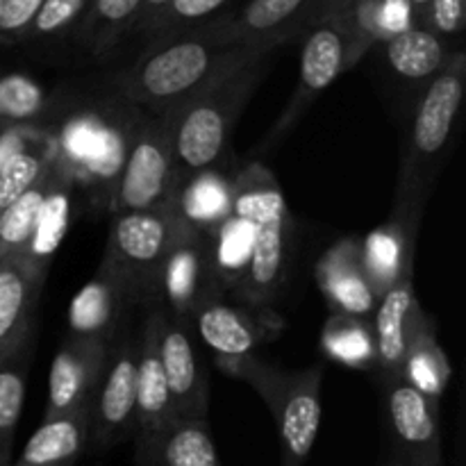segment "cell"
Segmentation results:
<instances>
[{
	"instance_id": "29",
	"label": "cell",
	"mask_w": 466,
	"mask_h": 466,
	"mask_svg": "<svg viewBox=\"0 0 466 466\" xmlns=\"http://www.w3.org/2000/svg\"><path fill=\"white\" fill-rule=\"evenodd\" d=\"M141 3L144 0H89L85 18L73 35L77 48L94 59L109 57L135 27Z\"/></svg>"
},
{
	"instance_id": "11",
	"label": "cell",
	"mask_w": 466,
	"mask_h": 466,
	"mask_svg": "<svg viewBox=\"0 0 466 466\" xmlns=\"http://www.w3.org/2000/svg\"><path fill=\"white\" fill-rule=\"evenodd\" d=\"M137 431V341L109 346L100 380L89 403V440L96 453L121 444Z\"/></svg>"
},
{
	"instance_id": "27",
	"label": "cell",
	"mask_w": 466,
	"mask_h": 466,
	"mask_svg": "<svg viewBox=\"0 0 466 466\" xmlns=\"http://www.w3.org/2000/svg\"><path fill=\"white\" fill-rule=\"evenodd\" d=\"M317 16L332 21L344 35L349 71L390 36L385 0H323Z\"/></svg>"
},
{
	"instance_id": "8",
	"label": "cell",
	"mask_w": 466,
	"mask_h": 466,
	"mask_svg": "<svg viewBox=\"0 0 466 466\" xmlns=\"http://www.w3.org/2000/svg\"><path fill=\"white\" fill-rule=\"evenodd\" d=\"M173 194L171 112L141 109L114 187L109 212H139L168 205Z\"/></svg>"
},
{
	"instance_id": "18",
	"label": "cell",
	"mask_w": 466,
	"mask_h": 466,
	"mask_svg": "<svg viewBox=\"0 0 466 466\" xmlns=\"http://www.w3.org/2000/svg\"><path fill=\"white\" fill-rule=\"evenodd\" d=\"M109 346L66 337L57 350L48 376V403L44 419L62 417L91 403L100 380Z\"/></svg>"
},
{
	"instance_id": "24",
	"label": "cell",
	"mask_w": 466,
	"mask_h": 466,
	"mask_svg": "<svg viewBox=\"0 0 466 466\" xmlns=\"http://www.w3.org/2000/svg\"><path fill=\"white\" fill-rule=\"evenodd\" d=\"M162 309L150 308L137 339V432H153L171 423L167 378L159 358Z\"/></svg>"
},
{
	"instance_id": "10",
	"label": "cell",
	"mask_w": 466,
	"mask_h": 466,
	"mask_svg": "<svg viewBox=\"0 0 466 466\" xmlns=\"http://www.w3.org/2000/svg\"><path fill=\"white\" fill-rule=\"evenodd\" d=\"M303 48H300V66H299V82L291 94V100L287 103L285 112L278 118L273 130L268 132L267 139L259 144L258 153L276 148L305 116L314 100L337 80L349 71L346 62V39L339 27L328 18L317 16L309 23L308 30L303 32Z\"/></svg>"
},
{
	"instance_id": "28",
	"label": "cell",
	"mask_w": 466,
	"mask_h": 466,
	"mask_svg": "<svg viewBox=\"0 0 466 466\" xmlns=\"http://www.w3.org/2000/svg\"><path fill=\"white\" fill-rule=\"evenodd\" d=\"M400 378L431 400L440 403L451 380V362L437 339L435 321L426 312L419 314L405 349Z\"/></svg>"
},
{
	"instance_id": "16",
	"label": "cell",
	"mask_w": 466,
	"mask_h": 466,
	"mask_svg": "<svg viewBox=\"0 0 466 466\" xmlns=\"http://www.w3.org/2000/svg\"><path fill=\"white\" fill-rule=\"evenodd\" d=\"M189 323L194 335L214 353L217 367L255 355L258 346L282 328L267 309L239 308L223 296L205 300Z\"/></svg>"
},
{
	"instance_id": "6",
	"label": "cell",
	"mask_w": 466,
	"mask_h": 466,
	"mask_svg": "<svg viewBox=\"0 0 466 466\" xmlns=\"http://www.w3.org/2000/svg\"><path fill=\"white\" fill-rule=\"evenodd\" d=\"M218 369L253 387L264 400L280 437L282 466H305L321 426L323 369L317 364L303 371H285L258 355L221 364Z\"/></svg>"
},
{
	"instance_id": "31",
	"label": "cell",
	"mask_w": 466,
	"mask_h": 466,
	"mask_svg": "<svg viewBox=\"0 0 466 466\" xmlns=\"http://www.w3.org/2000/svg\"><path fill=\"white\" fill-rule=\"evenodd\" d=\"M321 353L337 364L376 373V344L371 321L330 314L321 330Z\"/></svg>"
},
{
	"instance_id": "7",
	"label": "cell",
	"mask_w": 466,
	"mask_h": 466,
	"mask_svg": "<svg viewBox=\"0 0 466 466\" xmlns=\"http://www.w3.org/2000/svg\"><path fill=\"white\" fill-rule=\"evenodd\" d=\"M180 218L171 205L112 217L103 262L112 268L132 296V303L155 308L159 268L180 230Z\"/></svg>"
},
{
	"instance_id": "5",
	"label": "cell",
	"mask_w": 466,
	"mask_h": 466,
	"mask_svg": "<svg viewBox=\"0 0 466 466\" xmlns=\"http://www.w3.org/2000/svg\"><path fill=\"white\" fill-rule=\"evenodd\" d=\"M232 214L253 226L248 271L235 296L248 308L267 309L285 282L291 218L285 194L264 164L250 162L237 168Z\"/></svg>"
},
{
	"instance_id": "23",
	"label": "cell",
	"mask_w": 466,
	"mask_h": 466,
	"mask_svg": "<svg viewBox=\"0 0 466 466\" xmlns=\"http://www.w3.org/2000/svg\"><path fill=\"white\" fill-rule=\"evenodd\" d=\"M417 235L419 223L391 214L382 226H378L360 241L364 273H367L378 299L396 282L414 276Z\"/></svg>"
},
{
	"instance_id": "43",
	"label": "cell",
	"mask_w": 466,
	"mask_h": 466,
	"mask_svg": "<svg viewBox=\"0 0 466 466\" xmlns=\"http://www.w3.org/2000/svg\"><path fill=\"white\" fill-rule=\"evenodd\" d=\"M405 5L410 7V12H414V21L412 23H421L423 21V14H426L428 5H431V0H403Z\"/></svg>"
},
{
	"instance_id": "13",
	"label": "cell",
	"mask_w": 466,
	"mask_h": 466,
	"mask_svg": "<svg viewBox=\"0 0 466 466\" xmlns=\"http://www.w3.org/2000/svg\"><path fill=\"white\" fill-rule=\"evenodd\" d=\"M380 387L394 462L400 466H441L440 403L423 396L403 378L382 380Z\"/></svg>"
},
{
	"instance_id": "37",
	"label": "cell",
	"mask_w": 466,
	"mask_h": 466,
	"mask_svg": "<svg viewBox=\"0 0 466 466\" xmlns=\"http://www.w3.org/2000/svg\"><path fill=\"white\" fill-rule=\"evenodd\" d=\"M25 346L0 360V464H12L14 435L25 399Z\"/></svg>"
},
{
	"instance_id": "17",
	"label": "cell",
	"mask_w": 466,
	"mask_h": 466,
	"mask_svg": "<svg viewBox=\"0 0 466 466\" xmlns=\"http://www.w3.org/2000/svg\"><path fill=\"white\" fill-rule=\"evenodd\" d=\"M314 278L330 314H346V317L371 321L378 308V294L364 273L358 237H344L335 241L319 258Z\"/></svg>"
},
{
	"instance_id": "20",
	"label": "cell",
	"mask_w": 466,
	"mask_h": 466,
	"mask_svg": "<svg viewBox=\"0 0 466 466\" xmlns=\"http://www.w3.org/2000/svg\"><path fill=\"white\" fill-rule=\"evenodd\" d=\"M421 312L423 308L414 291V276L403 278L378 299L371 330L376 344V376L380 382L400 378L408 339Z\"/></svg>"
},
{
	"instance_id": "30",
	"label": "cell",
	"mask_w": 466,
	"mask_h": 466,
	"mask_svg": "<svg viewBox=\"0 0 466 466\" xmlns=\"http://www.w3.org/2000/svg\"><path fill=\"white\" fill-rule=\"evenodd\" d=\"M71 208H73V185L66 180V176L59 168L53 187L46 194L44 205L36 217L35 230H32L30 241L23 248L25 259H30L36 268L48 273L50 259L57 253L59 244L66 237L68 226H71Z\"/></svg>"
},
{
	"instance_id": "2",
	"label": "cell",
	"mask_w": 466,
	"mask_h": 466,
	"mask_svg": "<svg viewBox=\"0 0 466 466\" xmlns=\"http://www.w3.org/2000/svg\"><path fill=\"white\" fill-rule=\"evenodd\" d=\"M466 91L464 48L451 55L444 71L428 85L410 112L408 135L400 153L391 214L421 226L431 191L444 171L458 137Z\"/></svg>"
},
{
	"instance_id": "34",
	"label": "cell",
	"mask_w": 466,
	"mask_h": 466,
	"mask_svg": "<svg viewBox=\"0 0 466 466\" xmlns=\"http://www.w3.org/2000/svg\"><path fill=\"white\" fill-rule=\"evenodd\" d=\"M50 98L44 86L25 73L0 76V130L5 127H39L48 114Z\"/></svg>"
},
{
	"instance_id": "42",
	"label": "cell",
	"mask_w": 466,
	"mask_h": 466,
	"mask_svg": "<svg viewBox=\"0 0 466 466\" xmlns=\"http://www.w3.org/2000/svg\"><path fill=\"white\" fill-rule=\"evenodd\" d=\"M171 5V0H144L139 9V16H137L135 27H132L130 35L135 36H144L148 32V27L157 21L159 16L164 14V9Z\"/></svg>"
},
{
	"instance_id": "25",
	"label": "cell",
	"mask_w": 466,
	"mask_h": 466,
	"mask_svg": "<svg viewBox=\"0 0 466 466\" xmlns=\"http://www.w3.org/2000/svg\"><path fill=\"white\" fill-rule=\"evenodd\" d=\"M137 466H223L208 421H171L137 437Z\"/></svg>"
},
{
	"instance_id": "36",
	"label": "cell",
	"mask_w": 466,
	"mask_h": 466,
	"mask_svg": "<svg viewBox=\"0 0 466 466\" xmlns=\"http://www.w3.org/2000/svg\"><path fill=\"white\" fill-rule=\"evenodd\" d=\"M244 3L246 0H171V5L164 9L162 16L148 27L141 39L146 41V46L173 39V36L196 30L214 18L235 12Z\"/></svg>"
},
{
	"instance_id": "4",
	"label": "cell",
	"mask_w": 466,
	"mask_h": 466,
	"mask_svg": "<svg viewBox=\"0 0 466 466\" xmlns=\"http://www.w3.org/2000/svg\"><path fill=\"white\" fill-rule=\"evenodd\" d=\"M139 114L137 105L112 91L105 100L71 109L48 130L57 167L73 189L82 187L98 209H109Z\"/></svg>"
},
{
	"instance_id": "3",
	"label": "cell",
	"mask_w": 466,
	"mask_h": 466,
	"mask_svg": "<svg viewBox=\"0 0 466 466\" xmlns=\"http://www.w3.org/2000/svg\"><path fill=\"white\" fill-rule=\"evenodd\" d=\"M276 55L278 50H267L167 109L171 112L173 189L198 171L232 167V132Z\"/></svg>"
},
{
	"instance_id": "15",
	"label": "cell",
	"mask_w": 466,
	"mask_h": 466,
	"mask_svg": "<svg viewBox=\"0 0 466 466\" xmlns=\"http://www.w3.org/2000/svg\"><path fill=\"white\" fill-rule=\"evenodd\" d=\"M323 0H246L235 12L209 21L218 39L241 46H278L303 36Z\"/></svg>"
},
{
	"instance_id": "22",
	"label": "cell",
	"mask_w": 466,
	"mask_h": 466,
	"mask_svg": "<svg viewBox=\"0 0 466 466\" xmlns=\"http://www.w3.org/2000/svg\"><path fill=\"white\" fill-rule=\"evenodd\" d=\"M235 173L230 168H208L194 173L176 185L168 205L187 228L205 237H214L218 228L232 217Z\"/></svg>"
},
{
	"instance_id": "1",
	"label": "cell",
	"mask_w": 466,
	"mask_h": 466,
	"mask_svg": "<svg viewBox=\"0 0 466 466\" xmlns=\"http://www.w3.org/2000/svg\"><path fill=\"white\" fill-rule=\"evenodd\" d=\"M278 46H241L218 39L209 23L173 39L146 46L144 53L112 76L114 94L146 112H167Z\"/></svg>"
},
{
	"instance_id": "45",
	"label": "cell",
	"mask_w": 466,
	"mask_h": 466,
	"mask_svg": "<svg viewBox=\"0 0 466 466\" xmlns=\"http://www.w3.org/2000/svg\"><path fill=\"white\" fill-rule=\"evenodd\" d=\"M0 466H12V464H0Z\"/></svg>"
},
{
	"instance_id": "21",
	"label": "cell",
	"mask_w": 466,
	"mask_h": 466,
	"mask_svg": "<svg viewBox=\"0 0 466 466\" xmlns=\"http://www.w3.org/2000/svg\"><path fill=\"white\" fill-rule=\"evenodd\" d=\"M46 271L23 255L0 259V360L23 349Z\"/></svg>"
},
{
	"instance_id": "14",
	"label": "cell",
	"mask_w": 466,
	"mask_h": 466,
	"mask_svg": "<svg viewBox=\"0 0 466 466\" xmlns=\"http://www.w3.org/2000/svg\"><path fill=\"white\" fill-rule=\"evenodd\" d=\"M159 358L168 387L173 421H208V369L196 346L189 321L167 317L159 323Z\"/></svg>"
},
{
	"instance_id": "19",
	"label": "cell",
	"mask_w": 466,
	"mask_h": 466,
	"mask_svg": "<svg viewBox=\"0 0 466 466\" xmlns=\"http://www.w3.org/2000/svg\"><path fill=\"white\" fill-rule=\"evenodd\" d=\"M132 303L126 282L100 264L96 276L71 300L66 323L68 337L91 344L112 346L121 314Z\"/></svg>"
},
{
	"instance_id": "26",
	"label": "cell",
	"mask_w": 466,
	"mask_h": 466,
	"mask_svg": "<svg viewBox=\"0 0 466 466\" xmlns=\"http://www.w3.org/2000/svg\"><path fill=\"white\" fill-rule=\"evenodd\" d=\"M89 440V405L44 419L12 466H76Z\"/></svg>"
},
{
	"instance_id": "9",
	"label": "cell",
	"mask_w": 466,
	"mask_h": 466,
	"mask_svg": "<svg viewBox=\"0 0 466 466\" xmlns=\"http://www.w3.org/2000/svg\"><path fill=\"white\" fill-rule=\"evenodd\" d=\"M217 296L223 294L214 273L212 237L200 235L180 223V230L159 268L155 308L162 309L167 317L191 321L196 309Z\"/></svg>"
},
{
	"instance_id": "35",
	"label": "cell",
	"mask_w": 466,
	"mask_h": 466,
	"mask_svg": "<svg viewBox=\"0 0 466 466\" xmlns=\"http://www.w3.org/2000/svg\"><path fill=\"white\" fill-rule=\"evenodd\" d=\"M53 162L55 146L48 130H44V135L25 146L21 153L9 157L0 167V212L16 198H21L27 189H32L46 176Z\"/></svg>"
},
{
	"instance_id": "33",
	"label": "cell",
	"mask_w": 466,
	"mask_h": 466,
	"mask_svg": "<svg viewBox=\"0 0 466 466\" xmlns=\"http://www.w3.org/2000/svg\"><path fill=\"white\" fill-rule=\"evenodd\" d=\"M57 173V162H53L46 176L32 189H27L21 198H16L0 212V259L23 253V248L30 241L32 230H35L36 217H39L46 194L53 187Z\"/></svg>"
},
{
	"instance_id": "38",
	"label": "cell",
	"mask_w": 466,
	"mask_h": 466,
	"mask_svg": "<svg viewBox=\"0 0 466 466\" xmlns=\"http://www.w3.org/2000/svg\"><path fill=\"white\" fill-rule=\"evenodd\" d=\"M86 7H89V0H44L35 23H32L27 41L48 46L68 39V36L73 39L77 25L85 18Z\"/></svg>"
},
{
	"instance_id": "39",
	"label": "cell",
	"mask_w": 466,
	"mask_h": 466,
	"mask_svg": "<svg viewBox=\"0 0 466 466\" xmlns=\"http://www.w3.org/2000/svg\"><path fill=\"white\" fill-rule=\"evenodd\" d=\"M44 0H0V46L25 44Z\"/></svg>"
},
{
	"instance_id": "40",
	"label": "cell",
	"mask_w": 466,
	"mask_h": 466,
	"mask_svg": "<svg viewBox=\"0 0 466 466\" xmlns=\"http://www.w3.org/2000/svg\"><path fill=\"white\" fill-rule=\"evenodd\" d=\"M466 21V5L464 0H431L426 14H423V25L431 27L435 35L449 41L451 46L462 48V39Z\"/></svg>"
},
{
	"instance_id": "44",
	"label": "cell",
	"mask_w": 466,
	"mask_h": 466,
	"mask_svg": "<svg viewBox=\"0 0 466 466\" xmlns=\"http://www.w3.org/2000/svg\"><path fill=\"white\" fill-rule=\"evenodd\" d=\"M385 466H400V464H396V462H394V460H391V462H390V464H385Z\"/></svg>"
},
{
	"instance_id": "32",
	"label": "cell",
	"mask_w": 466,
	"mask_h": 466,
	"mask_svg": "<svg viewBox=\"0 0 466 466\" xmlns=\"http://www.w3.org/2000/svg\"><path fill=\"white\" fill-rule=\"evenodd\" d=\"M253 250V226L246 218L232 214L217 235L212 237V259L218 289L223 296L237 294L248 271Z\"/></svg>"
},
{
	"instance_id": "12",
	"label": "cell",
	"mask_w": 466,
	"mask_h": 466,
	"mask_svg": "<svg viewBox=\"0 0 466 466\" xmlns=\"http://www.w3.org/2000/svg\"><path fill=\"white\" fill-rule=\"evenodd\" d=\"M380 66L391 89L399 94L400 109L410 112L432 80L444 71L451 55L460 50L423 23H410L380 41Z\"/></svg>"
},
{
	"instance_id": "41",
	"label": "cell",
	"mask_w": 466,
	"mask_h": 466,
	"mask_svg": "<svg viewBox=\"0 0 466 466\" xmlns=\"http://www.w3.org/2000/svg\"><path fill=\"white\" fill-rule=\"evenodd\" d=\"M41 135H44V127H5L0 130V167L9 157L21 153L32 141L39 139Z\"/></svg>"
}]
</instances>
